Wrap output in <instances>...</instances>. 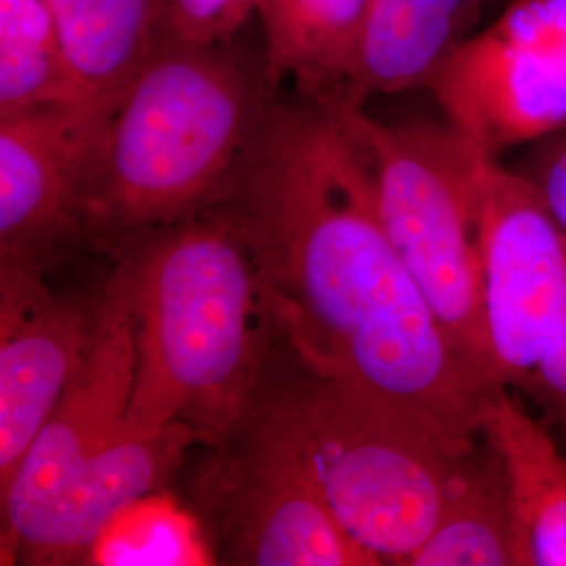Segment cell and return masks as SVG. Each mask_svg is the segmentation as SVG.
<instances>
[{"label":"cell","instance_id":"11","mask_svg":"<svg viewBox=\"0 0 566 566\" xmlns=\"http://www.w3.org/2000/svg\"><path fill=\"white\" fill-rule=\"evenodd\" d=\"M95 308L60 298L42 266L0 261V489L78 371Z\"/></svg>","mask_w":566,"mask_h":566},{"label":"cell","instance_id":"1","mask_svg":"<svg viewBox=\"0 0 566 566\" xmlns=\"http://www.w3.org/2000/svg\"><path fill=\"white\" fill-rule=\"evenodd\" d=\"M256 264L290 361L395 407L447 447L481 441L486 386L462 361L376 212L343 116L271 107L221 202Z\"/></svg>","mask_w":566,"mask_h":566},{"label":"cell","instance_id":"22","mask_svg":"<svg viewBox=\"0 0 566 566\" xmlns=\"http://www.w3.org/2000/svg\"><path fill=\"white\" fill-rule=\"evenodd\" d=\"M518 392L539 405L552 424L566 430V340L526 378Z\"/></svg>","mask_w":566,"mask_h":566},{"label":"cell","instance_id":"17","mask_svg":"<svg viewBox=\"0 0 566 566\" xmlns=\"http://www.w3.org/2000/svg\"><path fill=\"white\" fill-rule=\"evenodd\" d=\"M407 566H516L506 472L485 439L458 470L439 523Z\"/></svg>","mask_w":566,"mask_h":566},{"label":"cell","instance_id":"9","mask_svg":"<svg viewBox=\"0 0 566 566\" xmlns=\"http://www.w3.org/2000/svg\"><path fill=\"white\" fill-rule=\"evenodd\" d=\"M135 386V325L120 277L95 304L93 334L81 367L28 449L11 483L0 489L9 546L63 486L128 428Z\"/></svg>","mask_w":566,"mask_h":566},{"label":"cell","instance_id":"14","mask_svg":"<svg viewBox=\"0 0 566 566\" xmlns=\"http://www.w3.org/2000/svg\"><path fill=\"white\" fill-rule=\"evenodd\" d=\"M481 437L506 472L516 566H566V460L546 426L510 388H497L486 401Z\"/></svg>","mask_w":566,"mask_h":566},{"label":"cell","instance_id":"20","mask_svg":"<svg viewBox=\"0 0 566 566\" xmlns=\"http://www.w3.org/2000/svg\"><path fill=\"white\" fill-rule=\"evenodd\" d=\"M164 39L193 46H221L263 0H160Z\"/></svg>","mask_w":566,"mask_h":566},{"label":"cell","instance_id":"18","mask_svg":"<svg viewBox=\"0 0 566 566\" xmlns=\"http://www.w3.org/2000/svg\"><path fill=\"white\" fill-rule=\"evenodd\" d=\"M57 103L86 102L46 0H0V116Z\"/></svg>","mask_w":566,"mask_h":566},{"label":"cell","instance_id":"2","mask_svg":"<svg viewBox=\"0 0 566 566\" xmlns=\"http://www.w3.org/2000/svg\"><path fill=\"white\" fill-rule=\"evenodd\" d=\"M116 275L135 325L128 428L187 424L221 443L256 403L277 340L238 224L212 206L128 248Z\"/></svg>","mask_w":566,"mask_h":566},{"label":"cell","instance_id":"13","mask_svg":"<svg viewBox=\"0 0 566 566\" xmlns=\"http://www.w3.org/2000/svg\"><path fill=\"white\" fill-rule=\"evenodd\" d=\"M479 0H365L350 76L338 109L369 97L428 88L449 53L470 36Z\"/></svg>","mask_w":566,"mask_h":566},{"label":"cell","instance_id":"12","mask_svg":"<svg viewBox=\"0 0 566 566\" xmlns=\"http://www.w3.org/2000/svg\"><path fill=\"white\" fill-rule=\"evenodd\" d=\"M196 443L203 439L187 424L126 428L70 479L9 546L0 547V563L72 565L88 558L114 518L158 491Z\"/></svg>","mask_w":566,"mask_h":566},{"label":"cell","instance_id":"6","mask_svg":"<svg viewBox=\"0 0 566 566\" xmlns=\"http://www.w3.org/2000/svg\"><path fill=\"white\" fill-rule=\"evenodd\" d=\"M214 447L202 495L217 514L229 565H380L344 531L308 468L259 403Z\"/></svg>","mask_w":566,"mask_h":566},{"label":"cell","instance_id":"5","mask_svg":"<svg viewBox=\"0 0 566 566\" xmlns=\"http://www.w3.org/2000/svg\"><path fill=\"white\" fill-rule=\"evenodd\" d=\"M364 149L388 242L420 285L470 371L495 380L485 322L476 179L483 151L449 122L390 126L364 107L334 109Z\"/></svg>","mask_w":566,"mask_h":566},{"label":"cell","instance_id":"19","mask_svg":"<svg viewBox=\"0 0 566 566\" xmlns=\"http://www.w3.org/2000/svg\"><path fill=\"white\" fill-rule=\"evenodd\" d=\"M99 565H202L196 525L160 497H143L120 512L91 549Z\"/></svg>","mask_w":566,"mask_h":566},{"label":"cell","instance_id":"4","mask_svg":"<svg viewBox=\"0 0 566 566\" xmlns=\"http://www.w3.org/2000/svg\"><path fill=\"white\" fill-rule=\"evenodd\" d=\"M308 468L344 531L380 565H405L439 523L465 458L374 397L311 374L269 371L256 399Z\"/></svg>","mask_w":566,"mask_h":566},{"label":"cell","instance_id":"3","mask_svg":"<svg viewBox=\"0 0 566 566\" xmlns=\"http://www.w3.org/2000/svg\"><path fill=\"white\" fill-rule=\"evenodd\" d=\"M269 109L263 86L221 46L163 39L109 114L81 224L128 250L217 206Z\"/></svg>","mask_w":566,"mask_h":566},{"label":"cell","instance_id":"16","mask_svg":"<svg viewBox=\"0 0 566 566\" xmlns=\"http://www.w3.org/2000/svg\"><path fill=\"white\" fill-rule=\"evenodd\" d=\"M364 11L365 0H263L266 82L292 81L311 102L338 109Z\"/></svg>","mask_w":566,"mask_h":566},{"label":"cell","instance_id":"10","mask_svg":"<svg viewBox=\"0 0 566 566\" xmlns=\"http://www.w3.org/2000/svg\"><path fill=\"white\" fill-rule=\"evenodd\" d=\"M114 107L57 103L0 116V261L42 266L81 224L84 185Z\"/></svg>","mask_w":566,"mask_h":566},{"label":"cell","instance_id":"21","mask_svg":"<svg viewBox=\"0 0 566 566\" xmlns=\"http://www.w3.org/2000/svg\"><path fill=\"white\" fill-rule=\"evenodd\" d=\"M521 172L537 187L547 210L566 231V126L533 143Z\"/></svg>","mask_w":566,"mask_h":566},{"label":"cell","instance_id":"7","mask_svg":"<svg viewBox=\"0 0 566 566\" xmlns=\"http://www.w3.org/2000/svg\"><path fill=\"white\" fill-rule=\"evenodd\" d=\"M428 91L447 122L486 156L566 126V0H512L465 36Z\"/></svg>","mask_w":566,"mask_h":566},{"label":"cell","instance_id":"8","mask_svg":"<svg viewBox=\"0 0 566 566\" xmlns=\"http://www.w3.org/2000/svg\"><path fill=\"white\" fill-rule=\"evenodd\" d=\"M476 200L495 380L521 390L566 340V231L521 170L486 154Z\"/></svg>","mask_w":566,"mask_h":566},{"label":"cell","instance_id":"15","mask_svg":"<svg viewBox=\"0 0 566 566\" xmlns=\"http://www.w3.org/2000/svg\"><path fill=\"white\" fill-rule=\"evenodd\" d=\"M82 102L114 107L164 39L160 0H46Z\"/></svg>","mask_w":566,"mask_h":566}]
</instances>
